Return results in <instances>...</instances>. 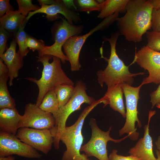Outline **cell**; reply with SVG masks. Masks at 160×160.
I'll return each instance as SVG.
<instances>
[{"label":"cell","instance_id":"1","mask_svg":"<svg viewBox=\"0 0 160 160\" xmlns=\"http://www.w3.org/2000/svg\"><path fill=\"white\" fill-rule=\"evenodd\" d=\"M153 9L151 0H129L125 15L117 20L120 34L128 41L141 42L143 34L151 28Z\"/></svg>","mask_w":160,"mask_h":160},{"label":"cell","instance_id":"2","mask_svg":"<svg viewBox=\"0 0 160 160\" xmlns=\"http://www.w3.org/2000/svg\"><path fill=\"white\" fill-rule=\"evenodd\" d=\"M120 35L118 31L111 35L109 38L105 39L109 42L111 47V53L109 59L103 57L108 62V65L103 70H99L96 73L97 81L103 87L105 84L108 91L119 84H127L132 86L134 81V77L138 75H144V72L132 73L129 71V66H126L118 55L116 45L118 38Z\"/></svg>","mask_w":160,"mask_h":160},{"label":"cell","instance_id":"3","mask_svg":"<svg viewBox=\"0 0 160 160\" xmlns=\"http://www.w3.org/2000/svg\"><path fill=\"white\" fill-rule=\"evenodd\" d=\"M37 57L36 62L41 63L43 66L41 77L39 79L31 77L26 79L34 83L38 86L39 93L35 104L39 107L48 92L54 90L59 85L66 84L73 86L74 83L62 69L60 58L49 55Z\"/></svg>","mask_w":160,"mask_h":160},{"label":"cell","instance_id":"4","mask_svg":"<svg viewBox=\"0 0 160 160\" xmlns=\"http://www.w3.org/2000/svg\"><path fill=\"white\" fill-rule=\"evenodd\" d=\"M86 89L84 82L81 80L77 81L71 97L65 105L60 108L57 112L53 115L55 124L50 130L54 138L53 144L56 149L59 148L60 135L66 127V122L69 116L74 112L80 110L82 104L85 103L89 105L96 100L93 97L87 95Z\"/></svg>","mask_w":160,"mask_h":160},{"label":"cell","instance_id":"5","mask_svg":"<svg viewBox=\"0 0 160 160\" xmlns=\"http://www.w3.org/2000/svg\"><path fill=\"white\" fill-rule=\"evenodd\" d=\"M143 85L140 84L137 87H133L127 84H122L124 93L126 99V121L124 126L119 132V136L125 134H128V137L132 140H137L139 133L136 131L135 123H137L139 128H141L142 124L139 119L137 109L138 100L140 97L139 93Z\"/></svg>","mask_w":160,"mask_h":160},{"label":"cell","instance_id":"6","mask_svg":"<svg viewBox=\"0 0 160 160\" xmlns=\"http://www.w3.org/2000/svg\"><path fill=\"white\" fill-rule=\"evenodd\" d=\"M89 125L92 131L91 138L87 143L82 146L80 150L81 151L84 152L88 157L94 156L99 160H109L107 149L108 141L118 143L129 137L127 135L119 140L112 138L110 135L111 126L108 131H102L98 126L96 120L93 118L90 119Z\"/></svg>","mask_w":160,"mask_h":160},{"label":"cell","instance_id":"7","mask_svg":"<svg viewBox=\"0 0 160 160\" xmlns=\"http://www.w3.org/2000/svg\"><path fill=\"white\" fill-rule=\"evenodd\" d=\"M57 25L54 32V43L50 46H45L38 51V56L49 55L60 58L63 63L68 61L62 51V47L66 41L71 36H78L83 29L82 25H74L69 23L64 18Z\"/></svg>","mask_w":160,"mask_h":160},{"label":"cell","instance_id":"8","mask_svg":"<svg viewBox=\"0 0 160 160\" xmlns=\"http://www.w3.org/2000/svg\"><path fill=\"white\" fill-rule=\"evenodd\" d=\"M119 13H116L113 15L104 18V20L88 33L81 35L71 37L63 46L64 51L71 65L72 71L80 70L81 65L79 61V56L81 49L87 39L95 32L104 29L117 20Z\"/></svg>","mask_w":160,"mask_h":160},{"label":"cell","instance_id":"9","mask_svg":"<svg viewBox=\"0 0 160 160\" xmlns=\"http://www.w3.org/2000/svg\"><path fill=\"white\" fill-rule=\"evenodd\" d=\"M135 62L149 73L148 76L143 79L141 84H160V52L147 45L144 46L135 53L134 60L130 65Z\"/></svg>","mask_w":160,"mask_h":160},{"label":"cell","instance_id":"10","mask_svg":"<svg viewBox=\"0 0 160 160\" xmlns=\"http://www.w3.org/2000/svg\"><path fill=\"white\" fill-rule=\"evenodd\" d=\"M17 155L30 159L42 156L37 150L21 141L16 135L0 131V157Z\"/></svg>","mask_w":160,"mask_h":160},{"label":"cell","instance_id":"11","mask_svg":"<svg viewBox=\"0 0 160 160\" xmlns=\"http://www.w3.org/2000/svg\"><path fill=\"white\" fill-rule=\"evenodd\" d=\"M55 124L52 114L43 111L35 103H29L25 106L24 113L19 123L18 129L28 127L50 129Z\"/></svg>","mask_w":160,"mask_h":160},{"label":"cell","instance_id":"12","mask_svg":"<svg viewBox=\"0 0 160 160\" xmlns=\"http://www.w3.org/2000/svg\"><path fill=\"white\" fill-rule=\"evenodd\" d=\"M16 136L23 142L45 155L53 144L54 138L49 129L21 127L18 129Z\"/></svg>","mask_w":160,"mask_h":160},{"label":"cell","instance_id":"13","mask_svg":"<svg viewBox=\"0 0 160 160\" xmlns=\"http://www.w3.org/2000/svg\"><path fill=\"white\" fill-rule=\"evenodd\" d=\"M38 13L46 14V17L51 21L60 18V14L63 15L67 21L71 24H73V22L76 23L80 20L79 16L75 12L67 8L62 0H55V3L52 5H43L38 10L30 12L25 21L24 25H25L31 17Z\"/></svg>","mask_w":160,"mask_h":160},{"label":"cell","instance_id":"14","mask_svg":"<svg viewBox=\"0 0 160 160\" xmlns=\"http://www.w3.org/2000/svg\"><path fill=\"white\" fill-rule=\"evenodd\" d=\"M155 113V111L149 112L148 123L144 127L143 136L139 140L134 147L129 149L128 153L130 155L137 157L142 160H156L153 152L152 139L150 135L149 129L151 119Z\"/></svg>","mask_w":160,"mask_h":160},{"label":"cell","instance_id":"15","mask_svg":"<svg viewBox=\"0 0 160 160\" xmlns=\"http://www.w3.org/2000/svg\"><path fill=\"white\" fill-rule=\"evenodd\" d=\"M16 40L14 39L6 51L0 55V59L4 61L8 69L10 86L13 85V80L18 76L19 71L23 65V58L16 52Z\"/></svg>","mask_w":160,"mask_h":160},{"label":"cell","instance_id":"16","mask_svg":"<svg viewBox=\"0 0 160 160\" xmlns=\"http://www.w3.org/2000/svg\"><path fill=\"white\" fill-rule=\"evenodd\" d=\"M22 117L16 108L0 109L1 131L16 135Z\"/></svg>","mask_w":160,"mask_h":160},{"label":"cell","instance_id":"17","mask_svg":"<svg viewBox=\"0 0 160 160\" xmlns=\"http://www.w3.org/2000/svg\"><path fill=\"white\" fill-rule=\"evenodd\" d=\"M104 102V100L102 98L85 108L76 122L70 126H66L62 132L60 137V141L63 143L82 132V127L86 117L97 105L103 103Z\"/></svg>","mask_w":160,"mask_h":160},{"label":"cell","instance_id":"18","mask_svg":"<svg viewBox=\"0 0 160 160\" xmlns=\"http://www.w3.org/2000/svg\"><path fill=\"white\" fill-rule=\"evenodd\" d=\"M84 139L81 132L64 142L66 149L63 152L62 160H89L85 153L80 152Z\"/></svg>","mask_w":160,"mask_h":160},{"label":"cell","instance_id":"19","mask_svg":"<svg viewBox=\"0 0 160 160\" xmlns=\"http://www.w3.org/2000/svg\"><path fill=\"white\" fill-rule=\"evenodd\" d=\"M123 93L122 84H119L109 91H107L103 97L111 108L119 113L125 118L126 112L123 101Z\"/></svg>","mask_w":160,"mask_h":160},{"label":"cell","instance_id":"20","mask_svg":"<svg viewBox=\"0 0 160 160\" xmlns=\"http://www.w3.org/2000/svg\"><path fill=\"white\" fill-rule=\"evenodd\" d=\"M26 17L22 15L18 10L10 11L0 18V26L7 31L17 32L24 25Z\"/></svg>","mask_w":160,"mask_h":160},{"label":"cell","instance_id":"21","mask_svg":"<svg viewBox=\"0 0 160 160\" xmlns=\"http://www.w3.org/2000/svg\"><path fill=\"white\" fill-rule=\"evenodd\" d=\"M129 0H106L101 4V10L97 15L98 18L103 19L112 15L116 12L126 11Z\"/></svg>","mask_w":160,"mask_h":160},{"label":"cell","instance_id":"22","mask_svg":"<svg viewBox=\"0 0 160 160\" xmlns=\"http://www.w3.org/2000/svg\"><path fill=\"white\" fill-rule=\"evenodd\" d=\"M9 78L8 73L0 76V109L15 108L14 99L10 96L7 83Z\"/></svg>","mask_w":160,"mask_h":160},{"label":"cell","instance_id":"23","mask_svg":"<svg viewBox=\"0 0 160 160\" xmlns=\"http://www.w3.org/2000/svg\"><path fill=\"white\" fill-rule=\"evenodd\" d=\"M39 107L43 111L53 115L57 112L59 108L54 90H50L46 93Z\"/></svg>","mask_w":160,"mask_h":160},{"label":"cell","instance_id":"24","mask_svg":"<svg viewBox=\"0 0 160 160\" xmlns=\"http://www.w3.org/2000/svg\"><path fill=\"white\" fill-rule=\"evenodd\" d=\"M74 90L73 85L66 84L59 85L54 89L58 100L59 108L65 105L71 97Z\"/></svg>","mask_w":160,"mask_h":160},{"label":"cell","instance_id":"25","mask_svg":"<svg viewBox=\"0 0 160 160\" xmlns=\"http://www.w3.org/2000/svg\"><path fill=\"white\" fill-rule=\"evenodd\" d=\"M25 27L23 25L19 28L16 33L15 39L19 47L17 52L23 58L27 55L29 51L25 44L26 39L28 35L24 30Z\"/></svg>","mask_w":160,"mask_h":160},{"label":"cell","instance_id":"26","mask_svg":"<svg viewBox=\"0 0 160 160\" xmlns=\"http://www.w3.org/2000/svg\"><path fill=\"white\" fill-rule=\"evenodd\" d=\"M76 2L80 12L88 13L95 11L100 12L101 10V4L97 0H78Z\"/></svg>","mask_w":160,"mask_h":160},{"label":"cell","instance_id":"27","mask_svg":"<svg viewBox=\"0 0 160 160\" xmlns=\"http://www.w3.org/2000/svg\"><path fill=\"white\" fill-rule=\"evenodd\" d=\"M146 37L148 41L147 46L157 51H160V33L153 31H147Z\"/></svg>","mask_w":160,"mask_h":160},{"label":"cell","instance_id":"28","mask_svg":"<svg viewBox=\"0 0 160 160\" xmlns=\"http://www.w3.org/2000/svg\"><path fill=\"white\" fill-rule=\"evenodd\" d=\"M18 6V11L23 15H28L31 11H35L40 7L38 5L33 4L31 0H17Z\"/></svg>","mask_w":160,"mask_h":160},{"label":"cell","instance_id":"29","mask_svg":"<svg viewBox=\"0 0 160 160\" xmlns=\"http://www.w3.org/2000/svg\"><path fill=\"white\" fill-rule=\"evenodd\" d=\"M25 44L26 47L33 52L36 50H41L45 46L44 41L42 40L37 39L28 35L26 38Z\"/></svg>","mask_w":160,"mask_h":160},{"label":"cell","instance_id":"30","mask_svg":"<svg viewBox=\"0 0 160 160\" xmlns=\"http://www.w3.org/2000/svg\"><path fill=\"white\" fill-rule=\"evenodd\" d=\"M151 28L153 31L160 33V8L153 9L151 14Z\"/></svg>","mask_w":160,"mask_h":160},{"label":"cell","instance_id":"31","mask_svg":"<svg viewBox=\"0 0 160 160\" xmlns=\"http://www.w3.org/2000/svg\"><path fill=\"white\" fill-rule=\"evenodd\" d=\"M9 37L8 31L3 27H0V55L3 54L7 48V42Z\"/></svg>","mask_w":160,"mask_h":160},{"label":"cell","instance_id":"32","mask_svg":"<svg viewBox=\"0 0 160 160\" xmlns=\"http://www.w3.org/2000/svg\"><path fill=\"white\" fill-rule=\"evenodd\" d=\"M117 150L113 149L108 156L109 160H142L137 157L130 155L124 156L118 155Z\"/></svg>","mask_w":160,"mask_h":160},{"label":"cell","instance_id":"33","mask_svg":"<svg viewBox=\"0 0 160 160\" xmlns=\"http://www.w3.org/2000/svg\"><path fill=\"white\" fill-rule=\"evenodd\" d=\"M150 96L151 108L153 109L155 106L157 108L160 106V83L156 90L151 92Z\"/></svg>","mask_w":160,"mask_h":160},{"label":"cell","instance_id":"34","mask_svg":"<svg viewBox=\"0 0 160 160\" xmlns=\"http://www.w3.org/2000/svg\"><path fill=\"white\" fill-rule=\"evenodd\" d=\"M14 11L13 7L10 4L9 0H0V17H3L7 13Z\"/></svg>","mask_w":160,"mask_h":160},{"label":"cell","instance_id":"35","mask_svg":"<svg viewBox=\"0 0 160 160\" xmlns=\"http://www.w3.org/2000/svg\"><path fill=\"white\" fill-rule=\"evenodd\" d=\"M8 73L9 70L7 65L0 59V76Z\"/></svg>","mask_w":160,"mask_h":160},{"label":"cell","instance_id":"36","mask_svg":"<svg viewBox=\"0 0 160 160\" xmlns=\"http://www.w3.org/2000/svg\"><path fill=\"white\" fill-rule=\"evenodd\" d=\"M37 1L41 6L43 5H52L55 2V0H38Z\"/></svg>","mask_w":160,"mask_h":160},{"label":"cell","instance_id":"37","mask_svg":"<svg viewBox=\"0 0 160 160\" xmlns=\"http://www.w3.org/2000/svg\"><path fill=\"white\" fill-rule=\"evenodd\" d=\"M64 5L65 7L69 9V8L73 6L74 7L76 8V7L73 3V1L72 0H62Z\"/></svg>","mask_w":160,"mask_h":160},{"label":"cell","instance_id":"38","mask_svg":"<svg viewBox=\"0 0 160 160\" xmlns=\"http://www.w3.org/2000/svg\"><path fill=\"white\" fill-rule=\"evenodd\" d=\"M153 8H160V0H151Z\"/></svg>","mask_w":160,"mask_h":160},{"label":"cell","instance_id":"39","mask_svg":"<svg viewBox=\"0 0 160 160\" xmlns=\"http://www.w3.org/2000/svg\"><path fill=\"white\" fill-rule=\"evenodd\" d=\"M0 160H15V158L12 156L0 157Z\"/></svg>","mask_w":160,"mask_h":160},{"label":"cell","instance_id":"40","mask_svg":"<svg viewBox=\"0 0 160 160\" xmlns=\"http://www.w3.org/2000/svg\"><path fill=\"white\" fill-rule=\"evenodd\" d=\"M157 149L160 151V136H159L155 142Z\"/></svg>","mask_w":160,"mask_h":160},{"label":"cell","instance_id":"41","mask_svg":"<svg viewBox=\"0 0 160 160\" xmlns=\"http://www.w3.org/2000/svg\"><path fill=\"white\" fill-rule=\"evenodd\" d=\"M155 153L157 157L156 160H160V151L157 149L155 150Z\"/></svg>","mask_w":160,"mask_h":160},{"label":"cell","instance_id":"42","mask_svg":"<svg viewBox=\"0 0 160 160\" xmlns=\"http://www.w3.org/2000/svg\"><path fill=\"white\" fill-rule=\"evenodd\" d=\"M158 108L160 109V106L157 107Z\"/></svg>","mask_w":160,"mask_h":160},{"label":"cell","instance_id":"43","mask_svg":"<svg viewBox=\"0 0 160 160\" xmlns=\"http://www.w3.org/2000/svg\"></svg>","mask_w":160,"mask_h":160}]
</instances>
